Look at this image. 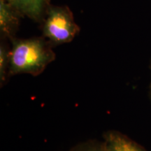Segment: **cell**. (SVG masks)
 Masks as SVG:
<instances>
[{
	"mask_svg": "<svg viewBox=\"0 0 151 151\" xmlns=\"http://www.w3.org/2000/svg\"><path fill=\"white\" fill-rule=\"evenodd\" d=\"M76 151H109L106 147L105 143L103 145L96 144V143H86L83 146L79 147Z\"/></svg>",
	"mask_w": 151,
	"mask_h": 151,
	"instance_id": "52a82bcc",
	"label": "cell"
},
{
	"mask_svg": "<svg viewBox=\"0 0 151 151\" xmlns=\"http://www.w3.org/2000/svg\"><path fill=\"white\" fill-rule=\"evenodd\" d=\"M21 15L11 4L0 0V32L4 39L11 40L18 31Z\"/></svg>",
	"mask_w": 151,
	"mask_h": 151,
	"instance_id": "3957f363",
	"label": "cell"
},
{
	"mask_svg": "<svg viewBox=\"0 0 151 151\" xmlns=\"http://www.w3.org/2000/svg\"><path fill=\"white\" fill-rule=\"evenodd\" d=\"M3 1H6V2H8V3H9V4H10V2H11V0H3Z\"/></svg>",
	"mask_w": 151,
	"mask_h": 151,
	"instance_id": "ba28073f",
	"label": "cell"
},
{
	"mask_svg": "<svg viewBox=\"0 0 151 151\" xmlns=\"http://www.w3.org/2000/svg\"><path fill=\"white\" fill-rule=\"evenodd\" d=\"M50 0H11L10 4L21 15L38 22H42Z\"/></svg>",
	"mask_w": 151,
	"mask_h": 151,
	"instance_id": "277c9868",
	"label": "cell"
},
{
	"mask_svg": "<svg viewBox=\"0 0 151 151\" xmlns=\"http://www.w3.org/2000/svg\"><path fill=\"white\" fill-rule=\"evenodd\" d=\"M1 39L0 43V85L3 86L9 78V67H10L11 46Z\"/></svg>",
	"mask_w": 151,
	"mask_h": 151,
	"instance_id": "8992f818",
	"label": "cell"
},
{
	"mask_svg": "<svg viewBox=\"0 0 151 151\" xmlns=\"http://www.w3.org/2000/svg\"><path fill=\"white\" fill-rule=\"evenodd\" d=\"M109 151H145L126 136L116 131H108L104 136Z\"/></svg>",
	"mask_w": 151,
	"mask_h": 151,
	"instance_id": "5b68a950",
	"label": "cell"
},
{
	"mask_svg": "<svg viewBox=\"0 0 151 151\" xmlns=\"http://www.w3.org/2000/svg\"><path fill=\"white\" fill-rule=\"evenodd\" d=\"M9 77L27 73L40 75L55 59L52 46L44 37L11 40Z\"/></svg>",
	"mask_w": 151,
	"mask_h": 151,
	"instance_id": "6da1fadb",
	"label": "cell"
},
{
	"mask_svg": "<svg viewBox=\"0 0 151 151\" xmlns=\"http://www.w3.org/2000/svg\"><path fill=\"white\" fill-rule=\"evenodd\" d=\"M42 32L43 37L53 46L72 41L80 27L67 6L50 5L42 22Z\"/></svg>",
	"mask_w": 151,
	"mask_h": 151,
	"instance_id": "7a4b0ae2",
	"label": "cell"
}]
</instances>
